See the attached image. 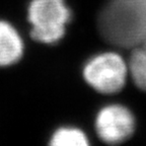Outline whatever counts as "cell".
<instances>
[{
  "label": "cell",
  "mask_w": 146,
  "mask_h": 146,
  "mask_svg": "<svg viewBox=\"0 0 146 146\" xmlns=\"http://www.w3.org/2000/svg\"><path fill=\"white\" fill-rule=\"evenodd\" d=\"M23 42L15 27L0 21V67L10 66L23 57Z\"/></svg>",
  "instance_id": "5"
},
{
  "label": "cell",
  "mask_w": 146,
  "mask_h": 146,
  "mask_svg": "<svg viewBox=\"0 0 146 146\" xmlns=\"http://www.w3.org/2000/svg\"><path fill=\"white\" fill-rule=\"evenodd\" d=\"M135 117L127 107L108 105L98 111L96 118V130L104 142L117 144L130 138L135 131Z\"/></svg>",
  "instance_id": "4"
},
{
  "label": "cell",
  "mask_w": 146,
  "mask_h": 146,
  "mask_svg": "<svg viewBox=\"0 0 146 146\" xmlns=\"http://www.w3.org/2000/svg\"><path fill=\"white\" fill-rule=\"evenodd\" d=\"M98 27L114 46L140 45L146 40V0H109L98 14Z\"/></svg>",
  "instance_id": "1"
},
{
  "label": "cell",
  "mask_w": 146,
  "mask_h": 146,
  "mask_svg": "<svg viewBox=\"0 0 146 146\" xmlns=\"http://www.w3.org/2000/svg\"><path fill=\"white\" fill-rule=\"evenodd\" d=\"M131 76L140 89L146 90V40L136 46L129 64Z\"/></svg>",
  "instance_id": "6"
},
{
  "label": "cell",
  "mask_w": 146,
  "mask_h": 146,
  "mask_svg": "<svg viewBox=\"0 0 146 146\" xmlns=\"http://www.w3.org/2000/svg\"><path fill=\"white\" fill-rule=\"evenodd\" d=\"M27 18L36 41L56 44L65 35L71 19V10L65 0H32L27 7Z\"/></svg>",
  "instance_id": "2"
},
{
  "label": "cell",
  "mask_w": 146,
  "mask_h": 146,
  "mask_svg": "<svg viewBox=\"0 0 146 146\" xmlns=\"http://www.w3.org/2000/svg\"><path fill=\"white\" fill-rule=\"evenodd\" d=\"M51 145L55 146H84L88 144L86 135L80 129L71 126L58 128L51 136Z\"/></svg>",
  "instance_id": "7"
},
{
  "label": "cell",
  "mask_w": 146,
  "mask_h": 146,
  "mask_svg": "<svg viewBox=\"0 0 146 146\" xmlns=\"http://www.w3.org/2000/svg\"><path fill=\"white\" fill-rule=\"evenodd\" d=\"M85 81L102 94L120 91L127 79V66L123 58L114 52H104L89 58L82 69Z\"/></svg>",
  "instance_id": "3"
}]
</instances>
